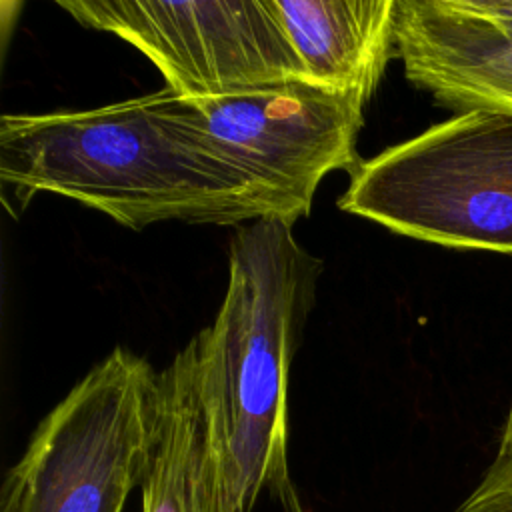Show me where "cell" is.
<instances>
[{"mask_svg":"<svg viewBox=\"0 0 512 512\" xmlns=\"http://www.w3.org/2000/svg\"><path fill=\"white\" fill-rule=\"evenodd\" d=\"M194 128L264 194L278 220L310 214L320 182L364 162L356 142L368 98L306 78L222 98H184Z\"/></svg>","mask_w":512,"mask_h":512,"instance_id":"5","label":"cell"},{"mask_svg":"<svg viewBox=\"0 0 512 512\" xmlns=\"http://www.w3.org/2000/svg\"><path fill=\"white\" fill-rule=\"evenodd\" d=\"M0 178L18 192L72 198L132 230L276 218L168 88L88 110L2 114Z\"/></svg>","mask_w":512,"mask_h":512,"instance_id":"1","label":"cell"},{"mask_svg":"<svg viewBox=\"0 0 512 512\" xmlns=\"http://www.w3.org/2000/svg\"><path fill=\"white\" fill-rule=\"evenodd\" d=\"M338 208L422 242L512 254V112L454 114L382 150Z\"/></svg>","mask_w":512,"mask_h":512,"instance_id":"3","label":"cell"},{"mask_svg":"<svg viewBox=\"0 0 512 512\" xmlns=\"http://www.w3.org/2000/svg\"><path fill=\"white\" fill-rule=\"evenodd\" d=\"M450 4L502 36L512 38V0H450Z\"/></svg>","mask_w":512,"mask_h":512,"instance_id":"11","label":"cell"},{"mask_svg":"<svg viewBox=\"0 0 512 512\" xmlns=\"http://www.w3.org/2000/svg\"><path fill=\"white\" fill-rule=\"evenodd\" d=\"M494 458L496 460H512V406L504 420L500 440H498V450H496Z\"/></svg>","mask_w":512,"mask_h":512,"instance_id":"12","label":"cell"},{"mask_svg":"<svg viewBox=\"0 0 512 512\" xmlns=\"http://www.w3.org/2000/svg\"><path fill=\"white\" fill-rule=\"evenodd\" d=\"M454 512H512V460L494 458L480 484Z\"/></svg>","mask_w":512,"mask_h":512,"instance_id":"10","label":"cell"},{"mask_svg":"<svg viewBox=\"0 0 512 512\" xmlns=\"http://www.w3.org/2000/svg\"><path fill=\"white\" fill-rule=\"evenodd\" d=\"M158 372L116 346L40 420L0 512H122L156 442Z\"/></svg>","mask_w":512,"mask_h":512,"instance_id":"4","label":"cell"},{"mask_svg":"<svg viewBox=\"0 0 512 512\" xmlns=\"http://www.w3.org/2000/svg\"><path fill=\"white\" fill-rule=\"evenodd\" d=\"M142 512H246L198 392L192 340L158 372V426L140 486Z\"/></svg>","mask_w":512,"mask_h":512,"instance_id":"8","label":"cell"},{"mask_svg":"<svg viewBox=\"0 0 512 512\" xmlns=\"http://www.w3.org/2000/svg\"><path fill=\"white\" fill-rule=\"evenodd\" d=\"M306 78L372 98L396 58V0H272Z\"/></svg>","mask_w":512,"mask_h":512,"instance_id":"9","label":"cell"},{"mask_svg":"<svg viewBox=\"0 0 512 512\" xmlns=\"http://www.w3.org/2000/svg\"><path fill=\"white\" fill-rule=\"evenodd\" d=\"M396 58L416 88L454 114L512 112V38L450 0H396Z\"/></svg>","mask_w":512,"mask_h":512,"instance_id":"7","label":"cell"},{"mask_svg":"<svg viewBox=\"0 0 512 512\" xmlns=\"http://www.w3.org/2000/svg\"><path fill=\"white\" fill-rule=\"evenodd\" d=\"M78 24L142 52L182 98L306 78L272 0H58ZM308 80V78H306Z\"/></svg>","mask_w":512,"mask_h":512,"instance_id":"6","label":"cell"},{"mask_svg":"<svg viewBox=\"0 0 512 512\" xmlns=\"http://www.w3.org/2000/svg\"><path fill=\"white\" fill-rule=\"evenodd\" d=\"M320 270L292 224L264 218L238 226L222 304L190 338L204 414L234 466L246 512L262 490L284 512H306L288 468V382Z\"/></svg>","mask_w":512,"mask_h":512,"instance_id":"2","label":"cell"}]
</instances>
